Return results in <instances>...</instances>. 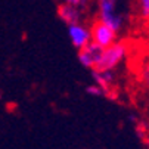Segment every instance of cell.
Segmentation results:
<instances>
[{"instance_id":"cell-1","label":"cell","mask_w":149,"mask_h":149,"mask_svg":"<svg viewBox=\"0 0 149 149\" xmlns=\"http://www.w3.org/2000/svg\"><path fill=\"white\" fill-rule=\"evenodd\" d=\"M121 2L123 0H96V9H97L96 19L109 25L118 34L124 31L127 25V19H129L127 13L121 10L120 6Z\"/></svg>"},{"instance_id":"cell-2","label":"cell","mask_w":149,"mask_h":149,"mask_svg":"<svg viewBox=\"0 0 149 149\" xmlns=\"http://www.w3.org/2000/svg\"><path fill=\"white\" fill-rule=\"evenodd\" d=\"M130 53V46L123 40H117L111 46L105 47L100 56V61L95 70H117L127 59Z\"/></svg>"},{"instance_id":"cell-3","label":"cell","mask_w":149,"mask_h":149,"mask_svg":"<svg viewBox=\"0 0 149 149\" xmlns=\"http://www.w3.org/2000/svg\"><path fill=\"white\" fill-rule=\"evenodd\" d=\"M90 34H92V41L96 45H99L100 47H108L112 43L118 40V33L114 31L109 25H106L105 22L99 19H95L92 25H90Z\"/></svg>"},{"instance_id":"cell-4","label":"cell","mask_w":149,"mask_h":149,"mask_svg":"<svg viewBox=\"0 0 149 149\" xmlns=\"http://www.w3.org/2000/svg\"><path fill=\"white\" fill-rule=\"evenodd\" d=\"M68 37L71 45L78 50L89 45L92 41V34H90V27L86 25L84 22H77L68 25Z\"/></svg>"},{"instance_id":"cell-5","label":"cell","mask_w":149,"mask_h":149,"mask_svg":"<svg viewBox=\"0 0 149 149\" xmlns=\"http://www.w3.org/2000/svg\"><path fill=\"white\" fill-rule=\"evenodd\" d=\"M102 52H103V47H100L99 45L90 41L89 45L78 49V61L83 67H86L89 70H95L97 67L99 61H100Z\"/></svg>"},{"instance_id":"cell-6","label":"cell","mask_w":149,"mask_h":149,"mask_svg":"<svg viewBox=\"0 0 149 149\" xmlns=\"http://www.w3.org/2000/svg\"><path fill=\"white\" fill-rule=\"evenodd\" d=\"M117 70H92L93 81L103 89L105 96H112L117 83Z\"/></svg>"},{"instance_id":"cell-7","label":"cell","mask_w":149,"mask_h":149,"mask_svg":"<svg viewBox=\"0 0 149 149\" xmlns=\"http://www.w3.org/2000/svg\"><path fill=\"white\" fill-rule=\"evenodd\" d=\"M84 15H86V12H84L83 9H80L77 6H72V5L59 3V6H58V16L61 18L62 22H65L67 25L83 22Z\"/></svg>"},{"instance_id":"cell-8","label":"cell","mask_w":149,"mask_h":149,"mask_svg":"<svg viewBox=\"0 0 149 149\" xmlns=\"http://www.w3.org/2000/svg\"><path fill=\"white\" fill-rule=\"evenodd\" d=\"M136 77L142 89H145L149 93V52L140 56L136 65Z\"/></svg>"},{"instance_id":"cell-9","label":"cell","mask_w":149,"mask_h":149,"mask_svg":"<svg viewBox=\"0 0 149 149\" xmlns=\"http://www.w3.org/2000/svg\"><path fill=\"white\" fill-rule=\"evenodd\" d=\"M134 15L143 24H149V0H134Z\"/></svg>"},{"instance_id":"cell-10","label":"cell","mask_w":149,"mask_h":149,"mask_svg":"<svg viewBox=\"0 0 149 149\" xmlns=\"http://www.w3.org/2000/svg\"><path fill=\"white\" fill-rule=\"evenodd\" d=\"M59 3H65V5H72V6H77L80 9H83L84 12H87L90 9V5H92V0H58Z\"/></svg>"},{"instance_id":"cell-11","label":"cell","mask_w":149,"mask_h":149,"mask_svg":"<svg viewBox=\"0 0 149 149\" xmlns=\"http://www.w3.org/2000/svg\"><path fill=\"white\" fill-rule=\"evenodd\" d=\"M86 92H87V95H90V96H95V97L105 96V92H103V89L99 86V84H96V83H93V84H90V86H87V87H86Z\"/></svg>"},{"instance_id":"cell-12","label":"cell","mask_w":149,"mask_h":149,"mask_svg":"<svg viewBox=\"0 0 149 149\" xmlns=\"http://www.w3.org/2000/svg\"><path fill=\"white\" fill-rule=\"evenodd\" d=\"M146 143H148V148H149V137L146 139Z\"/></svg>"},{"instance_id":"cell-13","label":"cell","mask_w":149,"mask_h":149,"mask_svg":"<svg viewBox=\"0 0 149 149\" xmlns=\"http://www.w3.org/2000/svg\"><path fill=\"white\" fill-rule=\"evenodd\" d=\"M148 25H149V24H148Z\"/></svg>"}]
</instances>
